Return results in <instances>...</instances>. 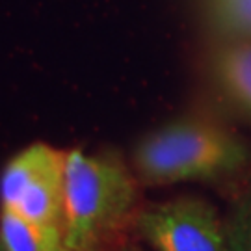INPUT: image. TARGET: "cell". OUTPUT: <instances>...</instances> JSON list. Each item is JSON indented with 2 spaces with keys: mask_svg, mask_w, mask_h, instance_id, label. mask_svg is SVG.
<instances>
[{
  "mask_svg": "<svg viewBox=\"0 0 251 251\" xmlns=\"http://www.w3.org/2000/svg\"><path fill=\"white\" fill-rule=\"evenodd\" d=\"M205 8L222 39H251V0H205Z\"/></svg>",
  "mask_w": 251,
  "mask_h": 251,
  "instance_id": "7",
  "label": "cell"
},
{
  "mask_svg": "<svg viewBox=\"0 0 251 251\" xmlns=\"http://www.w3.org/2000/svg\"><path fill=\"white\" fill-rule=\"evenodd\" d=\"M128 251H136V250H128Z\"/></svg>",
  "mask_w": 251,
  "mask_h": 251,
  "instance_id": "9",
  "label": "cell"
},
{
  "mask_svg": "<svg viewBox=\"0 0 251 251\" xmlns=\"http://www.w3.org/2000/svg\"><path fill=\"white\" fill-rule=\"evenodd\" d=\"M231 251H251V186L236 199L225 220Z\"/></svg>",
  "mask_w": 251,
  "mask_h": 251,
  "instance_id": "8",
  "label": "cell"
},
{
  "mask_svg": "<svg viewBox=\"0 0 251 251\" xmlns=\"http://www.w3.org/2000/svg\"><path fill=\"white\" fill-rule=\"evenodd\" d=\"M136 201V179L119 156L65 151L63 238L67 248H95L130 216Z\"/></svg>",
  "mask_w": 251,
  "mask_h": 251,
  "instance_id": "2",
  "label": "cell"
},
{
  "mask_svg": "<svg viewBox=\"0 0 251 251\" xmlns=\"http://www.w3.org/2000/svg\"><path fill=\"white\" fill-rule=\"evenodd\" d=\"M136 229L154 251H231L225 224L199 198L147 206L136 216Z\"/></svg>",
  "mask_w": 251,
  "mask_h": 251,
  "instance_id": "4",
  "label": "cell"
},
{
  "mask_svg": "<svg viewBox=\"0 0 251 251\" xmlns=\"http://www.w3.org/2000/svg\"><path fill=\"white\" fill-rule=\"evenodd\" d=\"M132 160L142 184L168 186L234 173L248 160V147L212 121L182 117L144 136Z\"/></svg>",
  "mask_w": 251,
  "mask_h": 251,
  "instance_id": "1",
  "label": "cell"
},
{
  "mask_svg": "<svg viewBox=\"0 0 251 251\" xmlns=\"http://www.w3.org/2000/svg\"><path fill=\"white\" fill-rule=\"evenodd\" d=\"M0 248L2 251H73L65 246L62 225L39 224L9 208L0 212Z\"/></svg>",
  "mask_w": 251,
  "mask_h": 251,
  "instance_id": "6",
  "label": "cell"
},
{
  "mask_svg": "<svg viewBox=\"0 0 251 251\" xmlns=\"http://www.w3.org/2000/svg\"><path fill=\"white\" fill-rule=\"evenodd\" d=\"M0 205L28 220L63 227L65 152L36 142L9 158L0 173Z\"/></svg>",
  "mask_w": 251,
  "mask_h": 251,
  "instance_id": "3",
  "label": "cell"
},
{
  "mask_svg": "<svg viewBox=\"0 0 251 251\" xmlns=\"http://www.w3.org/2000/svg\"><path fill=\"white\" fill-rule=\"evenodd\" d=\"M210 73L225 97L251 116V39H222L210 54Z\"/></svg>",
  "mask_w": 251,
  "mask_h": 251,
  "instance_id": "5",
  "label": "cell"
}]
</instances>
